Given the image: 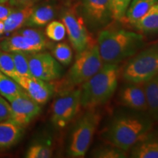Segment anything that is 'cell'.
Segmentation results:
<instances>
[{"mask_svg":"<svg viewBox=\"0 0 158 158\" xmlns=\"http://www.w3.org/2000/svg\"><path fill=\"white\" fill-rule=\"evenodd\" d=\"M120 114L114 116L104 133L105 139L110 144L128 151L151 131L154 121L149 114Z\"/></svg>","mask_w":158,"mask_h":158,"instance_id":"6da1fadb","label":"cell"},{"mask_svg":"<svg viewBox=\"0 0 158 158\" xmlns=\"http://www.w3.org/2000/svg\"><path fill=\"white\" fill-rule=\"evenodd\" d=\"M143 35L124 29H102L98 37L99 52L105 64H118L144 46Z\"/></svg>","mask_w":158,"mask_h":158,"instance_id":"7a4b0ae2","label":"cell"},{"mask_svg":"<svg viewBox=\"0 0 158 158\" xmlns=\"http://www.w3.org/2000/svg\"><path fill=\"white\" fill-rule=\"evenodd\" d=\"M118 64H103L102 68L81 86V107L94 109L107 102L118 86Z\"/></svg>","mask_w":158,"mask_h":158,"instance_id":"3957f363","label":"cell"},{"mask_svg":"<svg viewBox=\"0 0 158 158\" xmlns=\"http://www.w3.org/2000/svg\"><path fill=\"white\" fill-rule=\"evenodd\" d=\"M98 45L93 44L77 54L76 60L68 72L63 84V92L73 89L93 76L103 65Z\"/></svg>","mask_w":158,"mask_h":158,"instance_id":"277c9868","label":"cell"},{"mask_svg":"<svg viewBox=\"0 0 158 158\" xmlns=\"http://www.w3.org/2000/svg\"><path fill=\"white\" fill-rule=\"evenodd\" d=\"M100 118V115L94 109H88L76 121L69 137L67 149L69 157L81 158L86 155Z\"/></svg>","mask_w":158,"mask_h":158,"instance_id":"5b68a950","label":"cell"},{"mask_svg":"<svg viewBox=\"0 0 158 158\" xmlns=\"http://www.w3.org/2000/svg\"><path fill=\"white\" fill-rule=\"evenodd\" d=\"M158 73V42L132 56L122 71L125 81L143 84Z\"/></svg>","mask_w":158,"mask_h":158,"instance_id":"8992f818","label":"cell"},{"mask_svg":"<svg viewBox=\"0 0 158 158\" xmlns=\"http://www.w3.org/2000/svg\"><path fill=\"white\" fill-rule=\"evenodd\" d=\"M47 41L41 31L35 29H23L0 42V48L7 52H40L46 48Z\"/></svg>","mask_w":158,"mask_h":158,"instance_id":"52a82bcc","label":"cell"},{"mask_svg":"<svg viewBox=\"0 0 158 158\" xmlns=\"http://www.w3.org/2000/svg\"><path fill=\"white\" fill-rule=\"evenodd\" d=\"M81 107V89L62 92L51 107V122L57 129L66 127L73 119Z\"/></svg>","mask_w":158,"mask_h":158,"instance_id":"ba28073f","label":"cell"},{"mask_svg":"<svg viewBox=\"0 0 158 158\" xmlns=\"http://www.w3.org/2000/svg\"><path fill=\"white\" fill-rule=\"evenodd\" d=\"M80 14L92 31L102 30L114 19L109 0H81Z\"/></svg>","mask_w":158,"mask_h":158,"instance_id":"9c48e42d","label":"cell"},{"mask_svg":"<svg viewBox=\"0 0 158 158\" xmlns=\"http://www.w3.org/2000/svg\"><path fill=\"white\" fill-rule=\"evenodd\" d=\"M62 21L72 46L77 54L82 52L93 45L84 20L75 8H70L63 13Z\"/></svg>","mask_w":158,"mask_h":158,"instance_id":"30bf717a","label":"cell"},{"mask_svg":"<svg viewBox=\"0 0 158 158\" xmlns=\"http://www.w3.org/2000/svg\"><path fill=\"white\" fill-rule=\"evenodd\" d=\"M31 76L47 82L58 80L63 76V68L58 61L48 52L28 54Z\"/></svg>","mask_w":158,"mask_h":158,"instance_id":"8fae6325","label":"cell"},{"mask_svg":"<svg viewBox=\"0 0 158 158\" xmlns=\"http://www.w3.org/2000/svg\"><path fill=\"white\" fill-rule=\"evenodd\" d=\"M12 110L10 119L22 127H26L40 112V105L32 100L23 91L8 101Z\"/></svg>","mask_w":158,"mask_h":158,"instance_id":"7c38bea8","label":"cell"},{"mask_svg":"<svg viewBox=\"0 0 158 158\" xmlns=\"http://www.w3.org/2000/svg\"><path fill=\"white\" fill-rule=\"evenodd\" d=\"M13 79L32 100L40 105L48 102L54 92V86L51 82L33 76H16Z\"/></svg>","mask_w":158,"mask_h":158,"instance_id":"4fadbf2b","label":"cell"},{"mask_svg":"<svg viewBox=\"0 0 158 158\" xmlns=\"http://www.w3.org/2000/svg\"><path fill=\"white\" fill-rule=\"evenodd\" d=\"M127 83L120 89L118 95L120 102L134 111H147L148 106L143 83Z\"/></svg>","mask_w":158,"mask_h":158,"instance_id":"5bb4252c","label":"cell"},{"mask_svg":"<svg viewBox=\"0 0 158 158\" xmlns=\"http://www.w3.org/2000/svg\"><path fill=\"white\" fill-rule=\"evenodd\" d=\"M24 133V127L11 119L0 122V150L9 149L17 144Z\"/></svg>","mask_w":158,"mask_h":158,"instance_id":"9a60e30c","label":"cell"},{"mask_svg":"<svg viewBox=\"0 0 158 158\" xmlns=\"http://www.w3.org/2000/svg\"><path fill=\"white\" fill-rule=\"evenodd\" d=\"M130 149L131 157L158 158V135L149 133Z\"/></svg>","mask_w":158,"mask_h":158,"instance_id":"2e32d148","label":"cell"},{"mask_svg":"<svg viewBox=\"0 0 158 158\" xmlns=\"http://www.w3.org/2000/svg\"><path fill=\"white\" fill-rule=\"evenodd\" d=\"M148 113L154 122H158V73L143 83Z\"/></svg>","mask_w":158,"mask_h":158,"instance_id":"e0dca14e","label":"cell"},{"mask_svg":"<svg viewBox=\"0 0 158 158\" xmlns=\"http://www.w3.org/2000/svg\"><path fill=\"white\" fill-rule=\"evenodd\" d=\"M33 6L14 9L5 21V33L14 32L26 24L29 17L32 13Z\"/></svg>","mask_w":158,"mask_h":158,"instance_id":"ac0fdd59","label":"cell"},{"mask_svg":"<svg viewBox=\"0 0 158 158\" xmlns=\"http://www.w3.org/2000/svg\"><path fill=\"white\" fill-rule=\"evenodd\" d=\"M157 2L158 0H131L124 18L127 22L134 25Z\"/></svg>","mask_w":158,"mask_h":158,"instance_id":"d6986e66","label":"cell"},{"mask_svg":"<svg viewBox=\"0 0 158 158\" xmlns=\"http://www.w3.org/2000/svg\"><path fill=\"white\" fill-rule=\"evenodd\" d=\"M55 16V9L51 5H44L35 8L27 20L26 26L42 27L48 24Z\"/></svg>","mask_w":158,"mask_h":158,"instance_id":"ffe728a7","label":"cell"},{"mask_svg":"<svg viewBox=\"0 0 158 158\" xmlns=\"http://www.w3.org/2000/svg\"><path fill=\"white\" fill-rule=\"evenodd\" d=\"M133 26L145 34H158V2Z\"/></svg>","mask_w":158,"mask_h":158,"instance_id":"44dd1931","label":"cell"},{"mask_svg":"<svg viewBox=\"0 0 158 158\" xmlns=\"http://www.w3.org/2000/svg\"><path fill=\"white\" fill-rule=\"evenodd\" d=\"M23 89L15 81L0 70V94L7 101L23 92Z\"/></svg>","mask_w":158,"mask_h":158,"instance_id":"7402d4cb","label":"cell"},{"mask_svg":"<svg viewBox=\"0 0 158 158\" xmlns=\"http://www.w3.org/2000/svg\"><path fill=\"white\" fill-rule=\"evenodd\" d=\"M127 155V151L112 144L97 148L92 154V157L96 158H124Z\"/></svg>","mask_w":158,"mask_h":158,"instance_id":"603a6c76","label":"cell"},{"mask_svg":"<svg viewBox=\"0 0 158 158\" xmlns=\"http://www.w3.org/2000/svg\"><path fill=\"white\" fill-rule=\"evenodd\" d=\"M53 56L63 66H68L73 60V50L67 43H59L52 50Z\"/></svg>","mask_w":158,"mask_h":158,"instance_id":"cb8c5ba5","label":"cell"},{"mask_svg":"<svg viewBox=\"0 0 158 158\" xmlns=\"http://www.w3.org/2000/svg\"><path fill=\"white\" fill-rule=\"evenodd\" d=\"M28 54H29L21 52V51L11 52L18 76L27 77L31 76L30 70H29Z\"/></svg>","mask_w":158,"mask_h":158,"instance_id":"d4e9b609","label":"cell"},{"mask_svg":"<svg viewBox=\"0 0 158 158\" xmlns=\"http://www.w3.org/2000/svg\"><path fill=\"white\" fill-rule=\"evenodd\" d=\"M53 155V149L47 143H35L31 144L27 149V158H49Z\"/></svg>","mask_w":158,"mask_h":158,"instance_id":"484cf974","label":"cell"},{"mask_svg":"<svg viewBox=\"0 0 158 158\" xmlns=\"http://www.w3.org/2000/svg\"><path fill=\"white\" fill-rule=\"evenodd\" d=\"M45 35L53 41L59 42L66 36L67 31L64 23L58 21H53L48 23L45 28Z\"/></svg>","mask_w":158,"mask_h":158,"instance_id":"4316f807","label":"cell"},{"mask_svg":"<svg viewBox=\"0 0 158 158\" xmlns=\"http://www.w3.org/2000/svg\"><path fill=\"white\" fill-rule=\"evenodd\" d=\"M0 70L11 78L18 76L11 53L0 48Z\"/></svg>","mask_w":158,"mask_h":158,"instance_id":"83f0119b","label":"cell"},{"mask_svg":"<svg viewBox=\"0 0 158 158\" xmlns=\"http://www.w3.org/2000/svg\"><path fill=\"white\" fill-rule=\"evenodd\" d=\"M113 19L122 20L125 15L131 0H109Z\"/></svg>","mask_w":158,"mask_h":158,"instance_id":"f1b7e54d","label":"cell"},{"mask_svg":"<svg viewBox=\"0 0 158 158\" xmlns=\"http://www.w3.org/2000/svg\"><path fill=\"white\" fill-rule=\"evenodd\" d=\"M12 110L10 102L0 94V122L11 118Z\"/></svg>","mask_w":158,"mask_h":158,"instance_id":"f546056e","label":"cell"},{"mask_svg":"<svg viewBox=\"0 0 158 158\" xmlns=\"http://www.w3.org/2000/svg\"><path fill=\"white\" fill-rule=\"evenodd\" d=\"M36 0H8L10 5L15 7H23L27 6H32Z\"/></svg>","mask_w":158,"mask_h":158,"instance_id":"4dcf8cb0","label":"cell"},{"mask_svg":"<svg viewBox=\"0 0 158 158\" xmlns=\"http://www.w3.org/2000/svg\"><path fill=\"white\" fill-rule=\"evenodd\" d=\"M13 10L14 9L11 8L10 7H8V6H6L4 4L0 5V21H5L10 14L13 11Z\"/></svg>","mask_w":158,"mask_h":158,"instance_id":"1f68e13d","label":"cell"},{"mask_svg":"<svg viewBox=\"0 0 158 158\" xmlns=\"http://www.w3.org/2000/svg\"><path fill=\"white\" fill-rule=\"evenodd\" d=\"M5 33V21H0V35Z\"/></svg>","mask_w":158,"mask_h":158,"instance_id":"d6a6232c","label":"cell"},{"mask_svg":"<svg viewBox=\"0 0 158 158\" xmlns=\"http://www.w3.org/2000/svg\"><path fill=\"white\" fill-rule=\"evenodd\" d=\"M6 2H8V0H0V5L5 4Z\"/></svg>","mask_w":158,"mask_h":158,"instance_id":"836d02e7","label":"cell"}]
</instances>
